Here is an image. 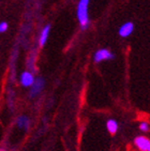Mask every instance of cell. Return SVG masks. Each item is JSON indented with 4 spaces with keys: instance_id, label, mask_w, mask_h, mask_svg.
<instances>
[{
    "instance_id": "1",
    "label": "cell",
    "mask_w": 150,
    "mask_h": 151,
    "mask_svg": "<svg viewBox=\"0 0 150 151\" xmlns=\"http://www.w3.org/2000/svg\"><path fill=\"white\" fill-rule=\"evenodd\" d=\"M90 0H79L77 6V18L83 30L89 27V16H88V6Z\"/></svg>"
},
{
    "instance_id": "2",
    "label": "cell",
    "mask_w": 150,
    "mask_h": 151,
    "mask_svg": "<svg viewBox=\"0 0 150 151\" xmlns=\"http://www.w3.org/2000/svg\"><path fill=\"white\" fill-rule=\"evenodd\" d=\"M93 58H94L95 63H100L102 61L112 60V59L115 58V55L110 50H106V48H102V50H99L98 52H95Z\"/></svg>"
},
{
    "instance_id": "3",
    "label": "cell",
    "mask_w": 150,
    "mask_h": 151,
    "mask_svg": "<svg viewBox=\"0 0 150 151\" xmlns=\"http://www.w3.org/2000/svg\"><path fill=\"white\" fill-rule=\"evenodd\" d=\"M44 86H45V81L42 77H38L37 79H35L33 84L30 86V96L35 98L37 96L41 91L43 90Z\"/></svg>"
},
{
    "instance_id": "4",
    "label": "cell",
    "mask_w": 150,
    "mask_h": 151,
    "mask_svg": "<svg viewBox=\"0 0 150 151\" xmlns=\"http://www.w3.org/2000/svg\"><path fill=\"white\" fill-rule=\"evenodd\" d=\"M133 30H134V25L133 23L131 22H128V23H124L121 27H120V29H119V35L121 37V38H128V37H130L132 35Z\"/></svg>"
},
{
    "instance_id": "5",
    "label": "cell",
    "mask_w": 150,
    "mask_h": 151,
    "mask_svg": "<svg viewBox=\"0 0 150 151\" xmlns=\"http://www.w3.org/2000/svg\"><path fill=\"white\" fill-rule=\"evenodd\" d=\"M33 81H35V76L32 74L31 72H24L22 73V75H20V84L23 85L24 87H30L32 84H33Z\"/></svg>"
},
{
    "instance_id": "6",
    "label": "cell",
    "mask_w": 150,
    "mask_h": 151,
    "mask_svg": "<svg viewBox=\"0 0 150 151\" xmlns=\"http://www.w3.org/2000/svg\"><path fill=\"white\" fill-rule=\"evenodd\" d=\"M134 144H135V146L141 151H147L148 147H149L150 140L145 136H137L134 139Z\"/></svg>"
},
{
    "instance_id": "7",
    "label": "cell",
    "mask_w": 150,
    "mask_h": 151,
    "mask_svg": "<svg viewBox=\"0 0 150 151\" xmlns=\"http://www.w3.org/2000/svg\"><path fill=\"white\" fill-rule=\"evenodd\" d=\"M49 31H50V26L47 25L43 28L42 32H41V35H40V40H39V44H40L41 47H43L45 45V43L47 42V39H48V35H49Z\"/></svg>"
},
{
    "instance_id": "8",
    "label": "cell",
    "mask_w": 150,
    "mask_h": 151,
    "mask_svg": "<svg viewBox=\"0 0 150 151\" xmlns=\"http://www.w3.org/2000/svg\"><path fill=\"white\" fill-rule=\"evenodd\" d=\"M106 128H107V131L110 132L112 135H114V134H116L117 131H118V122L114 119H110L106 122Z\"/></svg>"
},
{
    "instance_id": "9",
    "label": "cell",
    "mask_w": 150,
    "mask_h": 151,
    "mask_svg": "<svg viewBox=\"0 0 150 151\" xmlns=\"http://www.w3.org/2000/svg\"><path fill=\"white\" fill-rule=\"evenodd\" d=\"M29 124H30V120L28 117L26 116H20L17 119V125L20 129H28Z\"/></svg>"
},
{
    "instance_id": "10",
    "label": "cell",
    "mask_w": 150,
    "mask_h": 151,
    "mask_svg": "<svg viewBox=\"0 0 150 151\" xmlns=\"http://www.w3.org/2000/svg\"><path fill=\"white\" fill-rule=\"evenodd\" d=\"M35 52H32L31 55H30V57H29V59H28V68H30L33 72L35 71Z\"/></svg>"
},
{
    "instance_id": "11",
    "label": "cell",
    "mask_w": 150,
    "mask_h": 151,
    "mask_svg": "<svg viewBox=\"0 0 150 151\" xmlns=\"http://www.w3.org/2000/svg\"><path fill=\"white\" fill-rule=\"evenodd\" d=\"M139 129H141V131H143V132H148L150 130V124L148 122L143 121V122H141V124H139Z\"/></svg>"
},
{
    "instance_id": "12",
    "label": "cell",
    "mask_w": 150,
    "mask_h": 151,
    "mask_svg": "<svg viewBox=\"0 0 150 151\" xmlns=\"http://www.w3.org/2000/svg\"><path fill=\"white\" fill-rule=\"evenodd\" d=\"M8 28H9L8 23H6V22H1V23H0V33L6 32V30H8Z\"/></svg>"
},
{
    "instance_id": "13",
    "label": "cell",
    "mask_w": 150,
    "mask_h": 151,
    "mask_svg": "<svg viewBox=\"0 0 150 151\" xmlns=\"http://www.w3.org/2000/svg\"><path fill=\"white\" fill-rule=\"evenodd\" d=\"M147 151H150V144H149V147H148V149H147Z\"/></svg>"
}]
</instances>
